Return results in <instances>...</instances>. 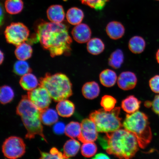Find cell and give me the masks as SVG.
Returning <instances> with one entry per match:
<instances>
[{
  "mask_svg": "<svg viewBox=\"0 0 159 159\" xmlns=\"http://www.w3.org/2000/svg\"><path fill=\"white\" fill-rule=\"evenodd\" d=\"M36 41L48 51L53 57L70 53L72 39L68 27L64 23L41 21L37 27Z\"/></svg>",
  "mask_w": 159,
  "mask_h": 159,
  "instance_id": "obj_1",
  "label": "cell"
},
{
  "mask_svg": "<svg viewBox=\"0 0 159 159\" xmlns=\"http://www.w3.org/2000/svg\"><path fill=\"white\" fill-rule=\"evenodd\" d=\"M98 138L99 144L108 153L119 158L134 157L139 150L136 137L125 129L106 133Z\"/></svg>",
  "mask_w": 159,
  "mask_h": 159,
  "instance_id": "obj_2",
  "label": "cell"
},
{
  "mask_svg": "<svg viewBox=\"0 0 159 159\" xmlns=\"http://www.w3.org/2000/svg\"><path fill=\"white\" fill-rule=\"evenodd\" d=\"M42 111L30 101L27 95H23L17 107L16 113L21 117L26 129V139L29 140L39 135L47 142L43 134V128L41 120Z\"/></svg>",
  "mask_w": 159,
  "mask_h": 159,
  "instance_id": "obj_3",
  "label": "cell"
},
{
  "mask_svg": "<svg viewBox=\"0 0 159 159\" xmlns=\"http://www.w3.org/2000/svg\"><path fill=\"white\" fill-rule=\"evenodd\" d=\"M123 126L136 136L139 148H146L152 140V132L148 118L144 113L137 111L133 114H127Z\"/></svg>",
  "mask_w": 159,
  "mask_h": 159,
  "instance_id": "obj_4",
  "label": "cell"
},
{
  "mask_svg": "<svg viewBox=\"0 0 159 159\" xmlns=\"http://www.w3.org/2000/svg\"><path fill=\"white\" fill-rule=\"evenodd\" d=\"M39 85L47 89L55 102L67 99L73 94L72 84L68 77L63 73H47L40 79Z\"/></svg>",
  "mask_w": 159,
  "mask_h": 159,
  "instance_id": "obj_5",
  "label": "cell"
},
{
  "mask_svg": "<svg viewBox=\"0 0 159 159\" xmlns=\"http://www.w3.org/2000/svg\"><path fill=\"white\" fill-rule=\"evenodd\" d=\"M120 108L116 107L112 111L99 109L91 112L89 118L96 125L98 132L108 133L120 129L123 126L122 118L119 116Z\"/></svg>",
  "mask_w": 159,
  "mask_h": 159,
  "instance_id": "obj_6",
  "label": "cell"
},
{
  "mask_svg": "<svg viewBox=\"0 0 159 159\" xmlns=\"http://www.w3.org/2000/svg\"><path fill=\"white\" fill-rule=\"evenodd\" d=\"M4 34L8 43L17 46L27 40L30 31L22 23H12L6 28Z\"/></svg>",
  "mask_w": 159,
  "mask_h": 159,
  "instance_id": "obj_7",
  "label": "cell"
},
{
  "mask_svg": "<svg viewBox=\"0 0 159 159\" xmlns=\"http://www.w3.org/2000/svg\"><path fill=\"white\" fill-rule=\"evenodd\" d=\"M4 156L7 158L21 157L25 154V144L19 137L11 136L6 139L2 147Z\"/></svg>",
  "mask_w": 159,
  "mask_h": 159,
  "instance_id": "obj_8",
  "label": "cell"
},
{
  "mask_svg": "<svg viewBox=\"0 0 159 159\" xmlns=\"http://www.w3.org/2000/svg\"><path fill=\"white\" fill-rule=\"evenodd\" d=\"M27 97L29 100L41 111L48 108L52 99L47 89L41 86L29 91Z\"/></svg>",
  "mask_w": 159,
  "mask_h": 159,
  "instance_id": "obj_9",
  "label": "cell"
},
{
  "mask_svg": "<svg viewBox=\"0 0 159 159\" xmlns=\"http://www.w3.org/2000/svg\"><path fill=\"white\" fill-rule=\"evenodd\" d=\"M81 131L78 137L79 140L83 143L93 142L98 138V132L96 125L91 119H85L81 123Z\"/></svg>",
  "mask_w": 159,
  "mask_h": 159,
  "instance_id": "obj_10",
  "label": "cell"
},
{
  "mask_svg": "<svg viewBox=\"0 0 159 159\" xmlns=\"http://www.w3.org/2000/svg\"><path fill=\"white\" fill-rule=\"evenodd\" d=\"M71 33L75 40L80 43L88 42L92 35V32L89 26L86 24L81 23L75 25Z\"/></svg>",
  "mask_w": 159,
  "mask_h": 159,
  "instance_id": "obj_11",
  "label": "cell"
},
{
  "mask_svg": "<svg viewBox=\"0 0 159 159\" xmlns=\"http://www.w3.org/2000/svg\"><path fill=\"white\" fill-rule=\"evenodd\" d=\"M138 79L136 75L130 71L121 73L118 77L117 83L119 88L124 90L134 89L136 87Z\"/></svg>",
  "mask_w": 159,
  "mask_h": 159,
  "instance_id": "obj_12",
  "label": "cell"
},
{
  "mask_svg": "<svg viewBox=\"0 0 159 159\" xmlns=\"http://www.w3.org/2000/svg\"><path fill=\"white\" fill-rule=\"evenodd\" d=\"M107 34L112 39L117 40L121 38L125 33V28L122 23L117 21H111L106 28Z\"/></svg>",
  "mask_w": 159,
  "mask_h": 159,
  "instance_id": "obj_13",
  "label": "cell"
},
{
  "mask_svg": "<svg viewBox=\"0 0 159 159\" xmlns=\"http://www.w3.org/2000/svg\"><path fill=\"white\" fill-rule=\"evenodd\" d=\"M48 18L52 22L61 23L64 20L65 15L62 6L53 5L49 7L47 11Z\"/></svg>",
  "mask_w": 159,
  "mask_h": 159,
  "instance_id": "obj_14",
  "label": "cell"
},
{
  "mask_svg": "<svg viewBox=\"0 0 159 159\" xmlns=\"http://www.w3.org/2000/svg\"><path fill=\"white\" fill-rule=\"evenodd\" d=\"M58 115L64 118H69L74 114L75 106L73 103L67 99L59 101L56 106Z\"/></svg>",
  "mask_w": 159,
  "mask_h": 159,
  "instance_id": "obj_15",
  "label": "cell"
},
{
  "mask_svg": "<svg viewBox=\"0 0 159 159\" xmlns=\"http://www.w3.org/2000/svg\"><path fill=\"white\" fill-rule=\"evenodd\" d=\"M141 103V101L134 95H130L122 101L121 107L125 112L132 114L139 110Z\"/></svg>",
  "mask_w": 159,
  "mask_h": 159,
  "instance_id": "obj_16",
  "label": "cell"
},
{
  "mask_svg": "<svg viewBox=\"0 0 159 159\" xmlns=\"http://www.w3.org/2000/svg\"><path fill=\"white\" fill-rule=\"evenodd\" d=\"M82 92L85 98L93 99L98 96L100 93V88L97 82L90 81L85 83L83 85Z\"/></svg>",
  "mask_w": 159,
  "mask_h": 159,
  "instance_id": "obj_17",
  "label": "cell"
},
{
  "mask_svg": "<svg viewBox=\"0 0 159 159\" xmlns=\"http://www.w3.org/2000/svg\"><path fill=\"white\" fill-rule=\"evenodd\" d=\"M80 148V143L75 139H72L67 141L63 146V155L64 159L75 156Z\"/></svg>",
  "mask_w": 159,
  "mask_h": 159,
  "instance_id": "obj_18",
  "label": "cell"
},
{
  "mask_svg": "<svg viewBox=\"0 0 159 159\" xmlns=\"http://www.w3.org/2000/svg\"><path fill=\"white\" fill-rule=\"evenodd\" d=\"M20 84L22 88L28 91L33 90L39 85L36 77L31 73L22 76L20 80Z\"/></svg>",
  "mask_w": 159,
  "mask_h": 159,
  "instance_id": "obj_19",
  "label": "cell"
},
{
  "mask_svg": "<svg viewBox=\"0 0 159 159\" xmlns=\"http://www.w3.org/2000/svg\"><path fill=\"white\" fill-rule=\"evenodd\" d=\"M99 78L101 84L105 87H110L114 86L116 83L117 76L114 71L106 69L101 71Z\"/></svg>",
  "mask_w": 159,
  "mask_h": 159,
  "instance_id": "obj_20",
  "label": "cell"
},
{
  "mask_svg": "<svg viewBox=\"0 0 159 159\" xmlns=\"http://www.w3.org/2000/svg\"><path fill=\"white\" fill-rule=\"evenodd\" d=\"M146 43L143 37L134 36L129 41L128 47L131 52L134 54H140L144 50Z\"/></svg>",
  "mask_w": 159,
  "mask_h": 159,
  "instance_id": "obj_21",
  "label": "cell"
},
{
  "mask_svg": "<svg viewBox=\"0 0 159 159\" xmlns=\"http://www.w3.org/2000/svg\"><path fill=\"white\" fill-rule=\"evenodd\" d=\"M84 13L81 9L76 7H71L67 11L66 18L70 24L76 25L82 21Z\"/></svg>",
  "mask_w": 159,
  "mask_h": 159,
  "instance_id": "obj_22",
  "label": "cell"
},
{
  "mask_svg": "<svg viewBox=\"0 0 159 159\" xmlns=\"http://www.w3.org/2000/svg\"><path fill=\"white\" fill-rule=\"evenodd\" d=\"M32 48L29 43L24 42L17 46L15 53L16 58L20 60L26 61L32 56Z\"/></svg>",
  "mask_w": 159,
  "mask_h": 159,
  "instance_id": "obj_23",
  "label": "cell"
},
{
  "mask_svg": "<svg viewBox=\"0 0 159 159\" xmlns=\"http://www.w3.org/2000/svg\"><path fill=\"white\" fill-rule=\"evenodd\" d=\"M105 46L103 42L100 39L94 38L87 42V50L90 54L97 55L101 54L104 51Z\"/></svg>",
  "mask_w": 159,
  "mask_h": 159,
  "instance_id": "obj_24",
  "label": "cell"
},
{
  "mask_svg": "<svg viewBox=\"0 0 159 159\" xmlns=\"http://www.w3.org/2000/svg\"><path fill=\"white\" fill-rule=\"evenodd\" d=\"M58 113L54 109L47 108L42 111L41 120L43 124L51 125L56 123L58 120Z\"/></svg>",
  "mask_w": 159,
  "mask_h": 159,
  "instance_id": "obj_25",
  "label": "cell"
},
{
  "mask_svg": "<svg viewBox=\"0 0 159 159\" xmlns=\"http://www.w3.org/2000/svg\"><path fill=\"white\" fill-rule=\"evenodd\" d=\"M124 56L123 51L117 49L111 53L108 59V64L114 69L120 68L124 62Z\"/></svg>",
  "mask_w": 159,
  "mask_h": 159,
  "instance_id": "obj_26",
  "label": "cell"
},
{
  "mask_svg": "<svg viewBox=\"0 0 159 159\" xmlns=\"http://www.w3.org/2000/svg\"><path fill=\"white\" fill-rule=\"evenodd\" d=\"M5 7L7 13L11 15H16L22 11L24 3L22 0H7Z\"/></svg>",
  "mask_w": 159,
  "mask_h": 159,
  "instance_id": "obj_27",
  "label": "cell"
},
{
  "mask_svg": "<svg viewBox=\"0 0 159 159\" xmlns=\"http://www.w3.org/2000/svg\"><path fill=\"white\" fill-rule=\"evenodd\" d=\"M81 124L72 121L66 125L65 133L67 136L74 139L78 138L81 134Z\"/></svg>",
  "mask_w": 159,
  "mask_h": 159,
  "instance_id": "obj_28",
  "label": "cell"
},
{
  "mask_svg": "<svg viewBox=\"0 0 159 159\" xmlns=\"http://www.w3.org/2000/svg\"><path fill=\"white\" fill-rule=\"evenodd\" d=\"M14 96V93L11 87L6 85L1 87L0 101L2 104H6L11 102Z\"/></svg>",
  "mask_w": 159,
  "mask_h": 159,
  "instance_id": "obj_29",
  "label": "cell"
},
{
  "mask_svg": "<svg viewBox=\"0 0 159 159\" xmlns=\"http://www.w3.org/2000/svg\"><path fill=\"white\" fill-rule=\"evenodd\" d=\"M13 71L17 75L23 76L31 72L29 63L26 61L20 60L16 61L13 66Z\"/></svg>",
  "mask_w": 159,
  "mask_h": 159,
  "instance_id": "obj_30",
  "label": "cell"
},
{
  "mask_svg": "<svg viewBox=\"0 0 159 159\" xmlns=\"http://www.w3.org/2000/svg\"><path fill=\"white\" fill-rule=\"evenodd\" d=\"M97 151V147L94 142L83 143L81 147V153L85 157L89 158L94 156Z\"/></svg>",
  "mask_w": 159,
  "mask_h": 159,
  "instance_id": "obj_31",
  "label": "cell"
},
{
  "mask_svg": "<svg viewBox=\"0 0 159 159\" xmlns=\"http://www.w3.org/2000/svg\"><path fill=\"white\" fill-rule=\"evenodd\" d=\"M83 5L88 6L96 11H101L106 6L109 0H80Z\"/></svg>",
  "mask_w": 159,
  "mask_h": 159,
  "instance_id": "obj_32",
  "label": "cell"
},
{
  "mask_svg": "<svg viewBox=\"0 0 159 159\" xmlns=\"http://www.w3.org/2000/svg\"><path fill=\"white\" fill-rule=\"evenodd\" d=\"M117 102L116 99L109 95H105L101 101V106L105 111H110L115 108Z\"/></svg>",
  "mask_w": 159,
  "mask_h": 159,
  "instance_id": "obj_33",
  "label": "cell"
},
{
  "mask_svg": "<svg viewBox=\"0 0 159 159\" xmlns=\"http://www.w3.org/2000/svg\"><path fill=\"white\" fill-rule=\"evenodd\" d=\"M41 159H64L63 154L56 148L51 149L49 153L41 152Z\"/></svg>",
  "mask_w": 159,
  "mask_h": 159,
  "instance_id": "obj_34",
  "label": "cell"
},
{
  "mask_svg": "<svg viewBox=\"0 0 159 159\" xmlns=\"http://www.w3.org/2000/svg\"><path fill=\"white\" fill-rule=\"evenodd\" d=\"M149 85L152 91L159 93V75H156L149 81Z\"/></svg>",
  "mask_w": 159,
  "mask_h": 159,
  "instance_id": "obj_35",
  "label": "cell"
},
{
  "mask_svg": "<svg viewBox=\"0 0 159 159\" xmlns=\"http://www.w3.org/2000/svg\"><path fill=\"white\" fill-rule=\"evenodd\" d=\"M66 127V126H65V124L63 122H57L53 126V131L56 134H62L65 132Z\"/></svg>",
  "mask_w": 159,
  "mask_h": 159,
  "instance_id": "obj_36",
  "label": "cell"
},
{
  "mask_svg": "<svg viewBox=\"0 0 159 159\" xmlns=\"http://www.w3.org/2000/svg\"><path fill=\"white\" fill-rule=\"evenodd\" d=\"M152 107L153 111L159 116V95L155 96L152 103Z\"/></svg>",
  "mask_w": 159,
  "mask_h": 159,
  "instance_id": "obj_37",
  "label": "cell"
},
{
  "mask_svg": "<svg viewBox=\"0 0 159 159\" xmlns=\"http://www.w3.org/2000/svg\"><path fill=\"white\" fill-rule=\"evenodd\" d=\"M93 159H110L106 154L102 153H99L97 154Z\"/></svg>",
  "mask_w": 159,
  "mask_h": 159,
  "instance_id": "obj_38",
  "label": "cell"
},
{
  "mask_svg": "<svg viewBox=\"0 0 159 159\" xmlns=\"http://www.w3.org/2000/svg\"><path fill=\"white\" fill-rule=\"evenodd\" d=\"M4 9L3 6L1 3V25H2L3 23L4 19Z\"/></svg>",
  "mask_w": 159,
  "mask_h": 159,
  "instance_id": "obj_39",
  "label": "cell"
},
{
  "mask_svg": "<svg viewBox=\"0 0 159 159\" xmlns=\"http://www.w3.org/2000/svg\"><path fill=\"white\" fill-rule=\"evenodd\" d=\"M145 107L149 108V107L152 106V103L150 102V101H147L144 103Z\"/></svg>",
  "mask_w": 159,
  "mask_h": 159,
  "instance_id": "obj_40",
  "label": "cell"
},
{
  "mask_svg": "<svg viewBox=\"0 0 159 159\" xmlns=\"http://www.w3.org/2000/svg\"><path fill=\"white\" fill-rule=\"evenodd\" d=\"M4 59V56L3 53L1 51V61H0V63H1V65L3 62Z\"/></svg>",
  "mask_w": 159,
  "mask_h": 159,
  "instance_id": "obj_41",
  "label": "cell"
},
{
  "mask_svg": "<svg viewBox=\"0 0 159 159\" xmlns=\"http://www.w3.org/2000/svg\"><path fill=\"white\" fill-rule=\"evenodd\" d=\"M156 57L157 61L159 64V49L157 51L156 55Z\"/></svg>",
  "mask_w": 159,
  "mask_h": 159,
  "instance_id": "obj_42",
  "label": "cell"
},
{
  "mask_svg": "<svg viewBox=\"0 0 159 159\" xmlns=\"http://www.w3.org/2000/svg\"><path fill=\"white\" fill-rule=\"evenodd\" d=\"M156 1H159V0H156Z\"/></svg>",
  "mask_w": 159,
  "mask_h": 159,
  "instance_id": "obj_43",
  "label": "cell"
}]
</instances>
